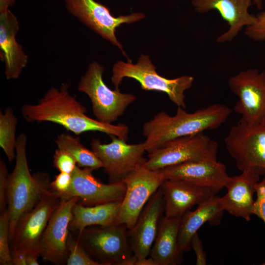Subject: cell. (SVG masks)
Segmentation results:
<instances>
[{"label": "cell", "instance_id": "1", "mask_svg": "<svg viewBox=\"0 0 265 265\" xmlns=\"http://www.w3.org/2000/svg\"><path fill=\"white\" fill-rule=\"evenodd\" d=\"M69 85L49 89L36 104H25L21 112L29 122H50L63 127L76 135L97 131L114 135L127 141L129 127L123 123L113 125L92 119L86 114V108L72 96Z\"/></svg>", "mask_w": 265, "mask_h": 265}, {"label": "cell", "instance_id": "2", "mask_svg": "<svg viewBox=\"0 0 265 265\" xmlns=\"http://www.w3.org/2000/svg\"><path fill=\"white\" fill-rule=\"evenodd\" d=\"M233 111L225 105L213 104L193 112L178 107L173 116L160 112L143 125L146 152L149 153L179 137L216 129L226 122Z\"/></svg>", "mask_w": 265, "mask_h": 265}, {"label": "cell", "instance_id": "3", "mask_svg": "<svg viewBox=\"0 0 265 265\" xmlns=\"http://www.w3.org/2000/svg\"><path fill=\"white\" fill-rule=\"evenodd\" d=\"M26 145L27 136L21 132L17 137L15 165L9 174L7 192L10 239L19 218L33 208L50 187L47 173L31 174L27 162Z\"/></svg>", "mask_w": 265, "mask_h": 265}, {"label": "cell", "instance_id": "4", "mask_svg": "<svg viewBox=\"0 0 265 265\" xmlns=\"http://www.w3.org/2000/svg\"><path fill=\"white\" fill-rule=\"evenodd\" d=\"M129 78L139 82L141 89L166 93L178 107L186 108L185 92L192 85L194 78L190 76L168 79L159 75L149 56L141 54L136 64L131 61L117 62L113 66L111 82L115 89L123 78Z\"/></svg>", "mask_w": 265, "mask_h": 265}, {"label": "cell", "instance_id": "5", "mask_svg": "<svg viewBox=\"0 0 265 265\" xmlns=\"http://www.w3.org/2000/svg\"><path fill=\"white\" fill-rule=\"evenodd\" d=\"M124 224L89 226L77 239L89 255L102 265H135L137 258L130 245Z\"/></svg>", "mask_w": 265, "mask_h": 265}, {"label": "cell", "instance_id": "6", "mask_svg": "<svg viewBox=\"0 0 265 265\" xmlns=\"http://www.w3.org/2000/svg\"><path fill=\"white\" fill-rule=\"evenodd\" d=\"M104 69L97 62L91 63L81 77L78 89L89 97L93 113L98 120L112 123L123 114L136 97L132 94L122 93L119 89H110L103 79Z\"/></svg>", "mask_w": 265, "mask_h": 265}, {"label": "cell", "instance_id": "7", "mask_svg": "<svg viewBox=\"0 0 265 265\" xmlns=\"http://www.w3.org/2000/svg\"><path fill=\"white\" fill-rule=\"evenodd\" d=\"M218 144L203 132L170 141L148 153L143 166L151 170L188 161L217 160Z\"/></svg>", "mask_w": 265, "mask_h": 265}, {"label": "cell", "instance_id": "8", "mask_svg": "<svg viewBox=\"0 0 265 265\" xmlns=\"http://www.w3.org/2000/svg\"><path fill=\"white\" fill-rule=\"evenodd\" d=\"M224 142L239 170L265 174V123L251 125L240 119L230 128Z\"/></svg>", "mask_w": 265, "mask_h": 265}, {"label": "cell", "instance_id": "9", "mask_svg": "<svg viewBox=\"0 0 265 265\" xmlns=\"http://www.w3.org/2000/svg\"><path fill=\"white\" fill-rule=\"evenodd\" d=\"M61 201L57 193L48 189L35 206L19 218L10 239L11 251L40 255L41 238L52 214Z\"/></svg>", "mask_w": 265, "mask_h": 265}, {"label": "cell", "instance_id": "10", "mask_svg": "<svg viewBox=\"0 0 265 265\" xmlns=\"http://www.w3.org/2000/svg\"><path fill=\"white\" fill-rule=\"evenodd\" d=\"M231 91L238 96L233 110L251 125L265 123V69L241 71L228 82Z\"/></svg>", "mask_w": 265, "mask_h": 265}, {"label": "cell", "instance_id": "11", "mask_svg": "<svg viewBox=\"0 0 265 265\" xmlns=\"http://www.w3.org/2000/svg\"><path fill=\"white\" fill-rule=\"evenodd\" d=\"M165 180L161 170H151L143 165L128 175L123 181L126 188L117 224H124L128 230L131 229L146 204Z\"/></svg>", "mask_w": 265, "mask_h": 265}, {"label": "cell", "instance_id": "12", "mask_svg": "<svg viewBox=\"0 0 265 265\" xmlns=\"http://www.w3.org/2000/svg\"><path fill=\"white\" fill-rule=\"evenodd\" d=\"M111 141L102 143L98 139H92L91 150L103 163V168L107 175L109 183L123 182L124 179L138 167L144 165L147 159L144 142L129 144L116 136H110Z\"/></svg>", "mask_w": 265, "mask_h": 265}, {"label": "cell", "instance_id": "13", "mask_svg": "<svg viewBox=\"0 0 265 265\" xmlns=\"http://www.w3.org/2000/svg\"><path fill=\"white\" fill-rule=\"evenodd\" d=\"M69 12L103 38L118 47L126 56L115 36L116 28L124 23L130 24L144 18L141 13L113 16L109 9L94 0H64Z\"/></svg>", "mask_w": 265, "mask_h": 265}, {"label": "cell", "instance_id": "14", "mask_svg": "<svg viewBox=\"0 0 265 265\" xmlns=\"http://www.w3.org/2000/svg\"><path fill=\"white\" fill-rule=\"evenodd\" d=\"M78 201V197L61 200L52 214L39 245L40 256L44 262L54 265L66 264L69 226L73 217V208Z\"/></svg>", "mask_w": 265, "mask_h": 265}, {"label": "cell", "instance_id": "15", "mask_svg": "<svg viewBox=\"0 0 265 265\" xmlns=\"http://www.w3.org/2000/svg\"><path fill=\"white\" fill-rule=\"evenodd\" d=\"M93 170L89 168H81L77 165L72 173L71 187L61 199L78 197V203L85 206L122 201L126 188L124 182L104 184L95 177Z\"/></svg>", "mask_w": 265, "mask_h": 265}, {"label": "cell", "instance_id": "16", "mask_svg": "<svg viewBox=\"0 0 265 265\" xmlns=\"http://www.w3.org/2000/svg\"><path fill=\"white\" fill-rule=\"evenodd\" d=\"M163 213L164 201L160 187L145 206L134 226L127 231L130 245L137 259L150 255Z\"/></svg>", "mask_w": 265, "mask_h": 265}, {"label": "cell", "instance_id": "17", "mask_svg": "<svg viewBox=\"0 0 265 265\" xmlns=\"http://www.w3.org/2000/svg\"><path fill=\"white\" fill-rule=\"evenodd\" d=\"M165 179L187 181L210 189L216 195L229 178L225 165L217 160L188 161L160 169Z\"/></svg>", "mask_w": 265, "mask_h": 265}, {"label": "cell", "instance_id": "18", "mask_svg": "<svg viewBox=\"0 0 265 265\" xmlns=\"http://www.w3.org/2000/svg\"><path fill=\"white\" fill-rule=\"evenodd\" d=\"M260 176L250 169L242 171L239 175L229 176L225 186L227 192L224 196L219 197L223 210L249 221L253 215L255 201L253 196L256 193V186L260 181Z\"/></svg>", "mask_w": 265, "mask_h": 265}, {"label": "cell", "instance_id": "19", "mask_svg": "<svg viewBox=\"0 0 265 265\" xmlns=\"http://www.w3.org/2000/svg\"><path fill=\"white\" fill-rule=\"evenodd\" d=\"M192 3L201 14L217 11L228 23L229 29L217 38L218 43L232 41L244 26L252 25L256 20V16L248 12L253 4L252 0H192Z\"/></svg>", "mask_w": 265, "mask_h": 265}, {"label": "cell", "instance_id": "20", "mask_svg": "<svg viewBox=\"0 0 265 265\" xmlns=\"http://www.w3.org/2000/svg\"><path fill=\"white\" fill-rule=\"evenodd\" d=\"M164 201V215L182 216L193 206L214 195L208 188L178 179H165L160 186Z\"/></svg>", "mask_w": 265, "mask_h": 265}, {"label": "cell", "instance_id": "21", "mask_svg": "<svg viewBox=\"0 0 265 265\" xmlns=\"http://www.w3.org/2000/svg\"><path fill=\"white\" fill-rule=\"evenodd\" d=\"M19 29L18 20L9 9L0 13V54L7 80L18 79L27 63L28 57L16 39Z\"/></svg>", "mask_w": 265, "mask_h": 265}, {"label": "cell", "instance_id": "22", "mask_svg": "<svg viewBox=\"0 0 265 265\" xmlns=\"http://www.w3.org/2000/svg\"><path fill=\"white\" fill-rule=\"evenodd\" d=\"M224 211L219 202V197L213 195L198 205L194 211H188L182 216L178 237V247L181 253L189 251L191 241L201 227L207 222L219 223Z\"/></svg>", "mask_w": 265, "mask_h": 265}, {"label": "cell", "instance_id": "23", "mask_svg": "<svg viewBox=\"0 0 265 265\" xmlns=\"http://www.w3.org/2000/svg\"><path fill=\"white\" fill-rule=\"evenodd\" d=\"M181 216L161 218L158 232L150 257L157 265H177L183 261L178 247V237Z\"/></svg>", "mask_w": 265, "mask_h": 265}, {"label": "cell", "instance_id": "24", "mask_svg": "<svg viewBox=\"0 0 265 265\" xmlns=\"http://www.w3.org/2000/svg\"><path fill=\"white\" fill-rule=\"evenodd\" d=\"M122 201L111 202L93 206H85L78 203L73 208V217L69 228L79 234L86 227H103L117 224Z\"/></svg>", "mask_w": 265, "mask_h": 265}, {"label": "cell", "instance_id": "25", "mask_svg": "<svg viewBox=\"0 0 265 265\" xmlns=\"http://www.w3.org/2000/svg\"><path fill=\"white\" fill-rule=\"evenodd\" d=\"M57 148L70 153L76 160L77 165L93 170L103 167V163L95 153L84 147L79 137L61 133L54 140Z\"/></svg>", "mask_w": 265, "mask_h": 265}, {"label": "cell", "instance_id": "26", "mask_svg": "<svg viewBox=\"0 0 265 265\" xmlns=\"http://www.w3.org/2000/svg\"><path fill=\"white\" fill-rule=\"evenodd\" d=\"M17 122V118L11 107H6L4 112L0 110V146L9 162H12L16 158Z\"/></svg>", "mask_w": 265, "mask_h": 265}, {"label": "cell", "instance_id": "27", "mask_svg": "<svg viewBox=\"0 0 265 265\" xmlns=\"http://www.w3.org/2000/svg\"><path fill=\"white\" fill-rule=\"evenodd\" d=\"M10 243L9 219L6 209L0 214V265H13Z\"/></svg>", "mask_w": 265, "mask_h": 265}, {"label": "cell", "instance_id": "28", "mask_svg": "<svg viewBox=\"0 0 265 265\" xmlns=\"http://www.w3.org/2000/svg\"><path fill=\"white\" fill-rule=\"evenodd\" d=\"M68 257L67 265H102L94 260L85 251L78 239L69 234L67 241Z\"/></svg>", "mask_w": 265, "mask_h": 265}, {"label": "cell", "instance_id": "29", "mask_svg": "<svg viewBox=\"0 0 265 265\" xmlns=\"http://www.w3.org/2000/svg\"><path fill=\"white\" fill-rule=\"evenodd\" d=\"M53 164L59 172L71 174L77 166L73 157L66 151L57 148L53 155Z\"/></svg>", "mask_w": 265, "mask_h": 265}, {"label": "cell", "instance_id": "30", "mask_svg": "<svg viewBox=\"0 0 265 265\" xmlns=\"http://www.w3.org/2000/svg\"><path fill=\"white\" fill-rule=\"evenodd\" d=\"M244 34L254 41H265V10L258 14L252 25L246 27Z\"/></svg>", "mask_w": 265, "mask_h": 265}, {"label": "cell", "instance_id": "31", "mask_svg": "<svg viewBox=\"0 0 265 265\" xmlns=\"http://www.w3.org/2000/svg\"><path fill=\"white\" fill-rule=\"evenodd\" d=\"M257 198L255 201L252 214L262 219L265 224V174L256 186ZM265 265V262L262 264Z\"/></svg>", "mask_w": 265, "mask_h": 265}, {"label": "cell", "instance_id": "32", "mask_svg": "<svg viewBox=\"0 0 265 265\" xmlns=\"http://www.w3.org/2000/svg\"><path fill=\"white\" fill-rule=\"evenodd\" d=\"M72 181V173L60 172L55 176L54 180L51 182L50 188L57 193L61 198L69 190Z\"/></svg>", "mask_w": 265, "mask_h": 265}, {"label": "cell", "instance_id": "33", "mask_svg": "<svg viewBox=\"0 0 265 265\" xmlns=\"http://www.w3.org/2000/svg\"><path fill=\"white\" fill-rule=\"evenodd\" d=\"M9 174L3 159H0V212L7 209V192Z\"/></svg>", "mask_w": 265, "mask_h": 265}, {"label": "cell", "instance_id": "34", "mask_svg": "<svg viewBox=\"0 0 265 265\" xmlns=\"http://www.w3.org/2000/svg\"><path fill=\"white\" fill-rule=\"evenodd\" d=\"M191 248L194 251L196 257V265H206V255L204 251L201 241L196 233L192 238L191 241Z\"/></svg>", "mask_w": 265, "mask_h": 265}, {"label": "cell", "instance_id": "35", "mask_svg": "<svg viewBox=\"0 0 265 265\" xmlns=\"http://www.w3.org/2000/svg\"><path fill=\"white\" fill-rule=\"evenodd\" d=\"M15 0H0V13L8 10L9 8L12 6Z\"/></svg>", "mask_w": 265, "mask_h": 265}, {"label": "cell", "instance_id": "36", "mask_svg": "<svg viewBox=\"0 0 265 265\" xmlns=\"http://www.w3.org/2000/svg\"><path fill=\"white\" fill-rule=\"evenodd\" d=\"M135 265H157L154 260L150 257L144 259H137Z\"/></svg>", "mask_w": 265, "mask_h": 265}, {"label": "cell", "instance_id": "37", "mask_svg": "<svg viewBox=\"0 0 265 265\" xmlns=\"http://www.w3.org/2000/svg\"><path fill=\"white\" fill-rule=\"evenodd\" d=\"M253 4L257 7L258 8L261 9L263 6V0H252Z\"/></svg>", "mask_w": 265, "mask_h": 265}]
</instances>
